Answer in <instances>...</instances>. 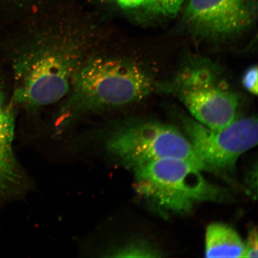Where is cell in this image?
Segmentation results:
<instances>
[{"label": "cell", "instance_id": "52a82bcc", "mask_svg": "<svg viewBox=\"0 0 258 258\" xmlns=\"http://www.w3.org/2000/svg\"><path fill=\"white\" fill-rule=\"evenodd\" d=\"M256 12V0H189L184 19L195 34L217 40L249 28Z\"/></svg>", "mask_w": 258, "mask_h": 258}, {"label": "cell", "instance_id": "5bb4252c", "mask_svg": "<svg viewBox=\"0 0 258 258\" xmlns=\"http://www.w3.org/2000/svg\"><path fill=\"white\" fill-rule=\"evenodd\" d=\"M121 8L125 9L141 8L144 0H116Z\"/></svg>", "mask_w": 258, "mask_h": 258}, {"label": "cell", "instance_id": "30bf717a", "mask_svg": "<svg viewBox=\"0 0 258 258\" xmlns=\"http://www.w3.org/2000/svg\"><path fill=\"white\" fill-rule=\"evenodd\" d=\"M185 0H144L141 9L151 14L174 17L178 14Z\"/></svg>", "mask_w": 258, "mask_h": 258}, {"label": "cell", "instance_id": "7c38bea8", "mask_svg": "<svg viewBox=\"0 0 258 258\" xmlns=\"http://www.w3.org/2000/svg\"><path fill=\"white\" fill-rule=\"evenodd\" d=\"M257 67L253 66L244 72L242 77V84L248 92L254 95H257Z\"/></svg>", "mask_w": 258, "mask_h": 258}, {"label": "cell", "instance_id": "9a60e30c", "mask_svg": "<svg viewBox=\"0 0 258 258\" xmlns=\"http://www.w3.org/2000/svg\"><path fill=\"white\" fill-rule=\"evenodd\" d=\"M5 108V95L1 86H0V112H2Z\"/></svg>", "mask_w": 258, "mask_h": 258}, {"label": "cell", "instance_id": "7a4b0ae2", "mask_svg": "<svg viewBox=\"0 0 258 258\" xmlns=\"http://www.w3.org/2000/svg\"><path fill=\"white\" fill-rule=\"evenodd\" d=\"M154 89L148 74L132 61L109 56L87 58L60 109V124L79 116L143 101Z\"/></svg>", "mask_w": 258, "mask_h": 258}, {"label": "cell", "instance_id": "5b68a950", "mask_svg": "<svg viewBox=\"0 0 258 258\" xmlns=\"http://www.w3.org/2000/svg\"><path fill=\"white\" fill-rule=\"evenodd\" d=\"M111 152L134 170L153 161L178 159L203 170L185 135L172 125L147 119L124 122L108 142Z\"/></svg>", "mask_w": 258, "mask_h": 258}, {"label": "cell", "instance_id": "6da1fadb", "mask_svg": "<svg viewBox=\"0 0 258 258\" xmlns=\"http://www.w3.org/2000/svg\"><path fill=\"white\" fill-rule=\"evenodd\" d=\"M91 38L76 29L37 34L16 61L14 101L35 109L66 98L87 59Z\"/></svg>", "mask_w": 258, "mask_h": 258}, {"label": "cell", "instance_id": "ba28073f", "mask_svg": "<svg viewBox=\"0 0 258 258\" xmlns=\"http://www.w3.org/2000/svg\"><path fill=\"white\" fill-rule=\"evenodd\" d=\"M15 117L12 109L0 112V209L27 191L29 180L13 148Z\"/></svg>", "mask_w": 258, "mask_h": 258}, {"label": "cell", "instance_id": "4fadbf2b", "mask_svg": "<svg viewBox=\"0 0 258 258\" xmlns=\"http://www.w3.org/2000/svg\"><path fill=\"white\" fill-rule=\"evenodd\" d=\"M257 231L256 227L250 229L246 242H244L243 257H257Z\"/></svg>", "mask_w": 258, "mask_h": 258}, {"label": "cell", "instance_id": "8992f818", "mask_svg": "<svg viewBox=\"0 0 258 258\" xmlns=\"http://www.w3.org/2000/svg\"><path fill=\"white\" fill-rule=\"evenodd\" d=\"M180 120L204 170L222 175L233 173L241 155L257 144L254 116L237 118L222 129L209 128L187 115H182Z\"/></svg>", "mask_w": 258, "mask_h": 258}, {"label": "cell", "instance_id": "8fae6325", "mask_svg": "<svg viewBox=\"0 0 258 258\" xmlns=\"http://www.w3.org/2000/svg\"><path fill=\"white\" fill-rule=\"evenodd\" d=\"M118 253H120L119 256L122 257H157L162 256L159 250L153 244L144 240L128 244Z\"/></svg>", "mask_w": 258, "mask_h": 258}, {"label": "cell", "instance_id": "277c9868", "mask_svg": "<svg viewBox=\"0 0 258 258\" xmlns=\"http://www.w3.org/2000/svg\"><path fill=\"white\" fill-rule=\"evenodd\" d=\"M139 196L164 213L186 214L198 203L220 202L227 191L208 181L189 161L164 159L134 170Z\"/></svg>", "mask_w": 258, "mask_h": 258}, {"label": "cell", "instance_id": "9c48e42d", "mask_svg": "<svg viewBox=\"0 0 258 258\" xmlns=\"http://www.w3.org/2000/svg\"><path fill=\"white\" fill-rule=\"evenodd\" d=\"M244 242L230 225L214 222L208 226L205 235V256L243 257Z\"/></svg>", "mask_w": 258, "mask_h": 258}, {"label": "cell", "instance_id": "3957f363", "mask_svg": "<svg viewBox=\"0 0 258 258\" xmlns=\"http://www.w3.org/2000/svg\"><path fill=\"white\" fill-rule=\"evenodd\" d=\"M157 87L176 97L194 119L209 128H224L237 118V93L220 67L206 58H190L175 76Z\"/></svg>", "mask_w": 258, "mask_h": 258}]
</instances>
